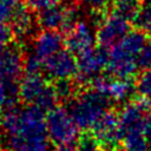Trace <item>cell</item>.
Instances as JSON below:
<instances>
[{
  "instance_id": "1",
  "label": "cell",
  "mask_w": 151,
  "mask_h": 151,
  "mask_svg": "<svg viewBox=\"0 0 151 151\" xmlns=\"http://www.w3.org/2000/svg\"><path fill=\"white\" fill-rule=\"evenodd\" d=\"M0 132L6 151H50L45 111L35 105L2 112Z\"/></svg>"
},
{
  "instance_id": "2",
  "label": "cell",
  "mask_w": 151,
  "mask_h": 151,
  "mask_svg": "<svg viewBox=\"0 0 151 151\" xmlns=\"http://www.w3.org/2000/svg\"><path fill=\"white\" fill-rule=\"evenodd\" d=\"M112 103L92 87L84 90L70 100V113L80 130L90 131Z\"/></svg>"
},
{
  "instance_id": "3",
  "label": "cell",
  "mask_w": 151,
  "mask_h": 151,
  "mask_svg": "<svg viewBox=\"0 0 151 151\" xmlns=\"http://www.w3.org/2000/svg\"><path fill=\"white\" fill-rule=\"evenodd\" d=\"M19 98L27 105H35L44 111L58 106L60 101L54 84H51L41 73H31L21 78L18 85Z\"/></svg>"
},
{
  "instance_id": "4",
  "label": "cell",
  "mask_w": 151,
  "mask_h": 151,
  "mask_svg": "<svg viewBox=\"0 0 151 151\" xmlns=\"http://www.w3.org/2000/svg\"><path fill=\"white\" fill-rule=\"evenodd\" d=\"M46 124L51 143L55 146H73L78 143L80 127L65 107L55 106L50 110L46 116Z\"/></svg>"
},
{
  "instance_id": "5",
  "label": "cell",
  "mask_w": 151,
  "mask_h": 151,
  "mask_svg": "<svg viewBox=\"0 0 151 151\" xmlns=\"http://www.w3.org/2000/svg\"><path fill=\"white\" fill-rule=\"evenodd\" d=\"M131 31V20L117 9L105 12L96 25V39L98 47L111 50Z\"/></svg>"
},
{
  "instance_id": "6",
  "label": "cell",
  "mask_w": 151,
  "mask_h": 151,
  "mask_svg": "<svg viewBox=\"0 0 151 151\" xmlns=\"http://www.w3.org/2000/svg\"><path fill=\"white\" fill-rule=\"evenodd\" d=\"M78 21V2L66 5H54L52 7L39 11L37 24L42 29L63 31L67 33Z\"/></svg>"
},
{
  "instance_id": "7",
  "label": "cell",
  "mask_w": 151,
  "mask_h": 151,
  "mask_svg": "<svg viewBox=\"0 0 151 151\" xmlns=\"http://www.w3.org/2000/svg\"><path fill=\"white\" fill-rule=\"evenodd\" d=\"M45 76L53 81L71 80L78 71V59L70 50H60L42 64Z\"/></svg>"
},
{
  "instance_id": "8",
  "label": "cell",
  "mask_w": 151,
  "mask_h": 151,
  "mask_svg": "<svg viewBox=\"0 0 151 151\" xmlns=\"http://www.w3.org/2000/svg\"><path fill=\"white\" fill-rule=\"evenodd\" d=\"M78 59V71L73 79H77L79 86H85L91 84L93 79L101 74L106 68L109 61V51L101 47L94 48L80 57Z\"/></svg>"
},
{
  "instance_id": "9",
  "label": "cell",
  "mask_w": 151,
  "mask_h": 151,
  "mask_svg": "<svg viewBox=\"0 0 151 151\" xmlns=\"http://www.w3.org/2000/svg\"><path fill=\"white\" fill-rule=\"evenodd\" d=\"M90 133L97 139L104 151L114 150L122 142L118 113L114 110L109 109L93 125Z\"/></svg>"
},
{
  "instance_id": "10",
  "label": "cell",
  "mask_w": 151,
  "mask_h": 151,
  "mask_svg": "<svg viewBox=\"0 0 151 151\" xmlns=\"http://www.w3.org/2000/svg\"><path fill=\"white\" fill-rule=\"evenodd\" d=\"M90 85L114 104H120L130 99L134 91V83H132L131 79H120L110 74L98 76Z\"/></svg>"
},
{
  "instance_id": "11",
  "label": "cell",
  "mask_w": 151,
  "mask_h": 151,
  "mask_svg": "<svg viewBox=\"0 0 151 151\" xmlns=\"http://www.w3.org/2000/svg\"><path fill=\"white\" fill-rule=\"evenodd\" d=\"M97 44L96 28L85 20H78L66 33L65 45L77 58L94 50Z\"/></svg>"
},
{
  "instance_id": "12",
  "label": "cell",
  "mask_w": 151,
  "mask_h": 151,
  "mask_svg": "<svg viewBox=\"0 0 151 151\" xmlns=\"http://www.w3.org/2000/svg\"><path fill=\"white\" fill-rule=\"evenodd\" d=\"M25 54L18 46H9L0 53V84L14 85L24 71Z\"/></svg>"
},
{
  "instance_id": "13",
  "label": "cell",
  "mask_w": 151,
  "mask_h": 151,
  "mask_svg": "<svg viewBox=\"0 0 151 151\" xmlns=\"http://www.w3.org/2000/svg\"><path fill=\"white\" fill-rule=\"evenodd\" d=\"M65 38L61 33L54 29H42L37 33L32 40V54H34L42 63L58 51L63 50Z\"/></svg>"
},
{
  "instance_id": "14",
  "label": "cell",
  "mask_w": 151,
  "mask_h": 151,
  "mask_svg": "<svg viewBox=\"0 0 151 151\" xmlns=\"http://www.w3.org/2000/svg\"><path fill=\"white\" fill-rule=\"evenodd\" d=\"M106 70L112 77L120 79H132L138 70L137 59L124 53L117 46H114L109 51Z\"/></svg>"
},
{
  "instance_id": "15",
  "label": "cell",
  "mask_w": 151,
  "mask_h": 151,
  "mask_svg": "<svg viewBox=\"0 0 151 151\" xmlns=\"http://www.w3.org/2000/svg\"><path fill=\"white\" fill-rule=\"evenodd\" d=\"M9 25H11L13 37L18 41L27 40V38L32 34L35 25L34 17L32 15V9L25 4L20 8V11L17 13V15L14 17V19Z\"/></svg>"
},
{
  "instance_id": "16",
  "label": "cell",
  "mask_w": 151,
  "mask_h": 151,
  "mask_svg": "<svg viewBox=\"0 0 151 151\" xmlns=\"http://www.w3.org/2000/svg\"><path fill=\"white\" fill-rule=\"evenodd\" d=\"M125 151H149V139L143 131L126 133L122 137L120 142Z\"/></svg>"
},
{
  "instance_id": "17",
  "label": "cell",
  "mask_w": 151,
  "mask_h": 151,
  "mask_svg": "<svg viewBox=\"0 0 151 151\" xmlns=\"http://www.w3.org/2000/svg\"><path fill=\"white\" fill-rule=\"evenodd\" d=\"M19 88L14 85L0 84V113L8 109L15 107L19 100Z\"/></svg>"
},
{
  "instance_id": "18",
  "label": "cell",
  "mask_w": 151,
  "mask_h": 151,
  "mask_svg": "<svg viewBox=\"0 0 151 151\" xmlns=\"http://www.w3.org/2000/svg\"><path fill=\"white\" fill-rule=\"evenodd\" d=\"M25 4V0H0V25H9Z\"/></svg>"
},
{
  "instance_id": "19",
  "label": "cell",
  "mask_w": 151,
  "mask_h": 151,
  "mask_svg": "<svg viewBox=\"0 0 151 151\" xmlns=\"http://www.w3.org/2000/svg\"><path fill=\"white\" fill-rule=\"evenodd\" d=\"M131 24L134 26V28L140 29L146 33H151V5L145 4L140 5L137 12L134 13Z\"/></svg>"
},
{
  "instance_id": "20",
  "label": "cell",
  "mask_w": 151,
  "mask_h": 151,
  "mask_svg": "<svg viewBox=\"0 0 151 151\" xmlns=\"http://www.w3.org/2000/svg\"><path fill=\"white\" fill-rule=\"evenodd\" d=\"M134 91L138 96L151 100V70L143 71L134 81Z\"/></svg>"
},
{
  "instance_id": "21",
  "label": "cell",
  "mask_w": 151,
  "mask_h": 151,
  "mask_svg": "<svg viewBox=\"0 0 151 151\" xmlns=\"http://www.w3.org/2000/svg\"><path fill=\"white\" fill-rule=\"evenodd\" d=\"M112 2L114 5V9L132 20L134 13L143 4V0H112Z\"/></svg>"
},
{
  "instance_id": "22",
  "label": "cell",
  "mask_w": 151,
  "mask_h": 151,
  "mask_svg": "<svg viewBox=\"0 0 151 151\" xmlns=\"http://www.w3.org/2000/svg\"><path fill=\"white\" fill-rule=\"evenodd\" d=\"M137 65H138V68L142 71L151 70V39L147 40L145 46L139 52L137 57Z\"/></svg>"
},
{
  "instance_id": "23",
  "label": "cell",
  "mask_w": 151,
  "mask_h": 151,
  "mask_svg": "<svg viewBox=\"0 0 151 151\" xmlns=\"http://www.w3.org/2000/svg\"><path fill=\"white\" fill-rule=\"evenodd\" d=\"M77 144H78L77 145L78 151H104L100 144L97 142V139L91 133L80 137Z\"/></svg>"
},
{
  "instance_id": "24",
  "label": "cell",
  "mask_w": 151,
  "mask_h": 151,
  "mask_svg": "<svg viewBox=\"0 0 151 151\" xmlns=\"http://www.w3.org/2000/svg\"><path fill=\"white\" fill-rule=\"evenodd\" d=\"M112 0H79V4L87 7L92 14L104 13L107 11V6Z\"/></svg>"
},
{
  "instance_id": "25",
  "label": "cell",
  "mask_w": 151,
  "mask_h": 151,
  "mask_svg": "<svg viewBox=\"0 0 151 151\" xmlns=\"http://www.w3.org/2000/svg\"><path fill=\"white\" fill-rule=\"evenodd\" d=\"M26 5L32 11H42L61 2V0H25Z\"/></svg>"
},
{
  "instance_id": "26",
  "label": "cell",
  "mask_w": 151,
  "mask_h": 151,
  "mask_svg": "<svg viewBox=\"0 0 151 151\" xmlns=\"http://www.w3.org/2000/svg\"><path fill=\"white\" fill-rule=\"evenodd\" d=\"M12 37V29L8 28L7 25H0V53H2L8 47Z\"/></svg>"
},
{
  "instance_id": "27",
  "label": "cell",
  "mask_w": 151,
  "mask_h": 151,
  "mask_svg": "<svg viewBox=\"0 0 151 151\" xmlns=\"http://www.w3.org/2000/svg\"><path fill=\"white\" fill-rule=\"evenodd\" d=\"M143 131H144L145 137H146V138L149 139V142L151 143V112L146 113V116H145Z\"/></svg>"
},
{
  "instance_id": "28",
  "label": "cell",
  "mask_w": 151,
  "mask_h": 151,
  "mask_svg": "<svg viewBox=\"0 0 151 151\" xmlns=\"http://www.w3.org/2000/svg\"><path fill=\"white\" fill-rule=\"evenodd\" d=\"M55 151H78V150L74 149L73 146H61V147H58Z\"/></svg>"
},
{
  "instance_id": "29",
  "label": "cell",
  "mask_w": 151,
  "mask_h": 151,
  "mask_svg": "<svg viewBox=\"0 0 151 151\" xmlns=\"http://www.w3.org/2000/svg\"><path fill=\"white\" fill-rule=\"evenodd\" d=\"M146 2H147V4H150V5H151V0H146Z\"/></svg>"
},
{
  "instance_id": "30",
  "label": "cell",
  "mask_w": 151,
  "mask_h": 151,
  "mask_svg": "<svg viewBox=\"0 0 151 151\" xmlns=\"http://www.w3.org/2000/svg\"><path fill=\"white\" fill-rule=\"evenodd\" d=\"M149 151H151V150H149Z\"/></svg>"
},
{
  "instance_id": "31",
  "label": "cell",
  "mask_w": 151,
  "mask_h": 151,
  "mask_svg": "<svg viewBox=\"0 0 151 151\" xmlns=\"http://www.w3.org/2000/svg\"><path fill=\"white\" fill-rule=\"evenodd\" d=\"M124 151H125V150H124Z\"/></svg>"
},
{
  "instance_id": "32",
  "label": "cell",
  "mask_w": 151,
  "mask_h": 151,
  "mask_svg": "<svg viewBox=\"0 0 151 151\" xmlns=\"http://www.w3.org/2000/svg\"><path fill=\"white\" fill-rule=\"evenodd\" d=\"M0 133H1V132H0Z\"/></svg>"
}]
</instances>
